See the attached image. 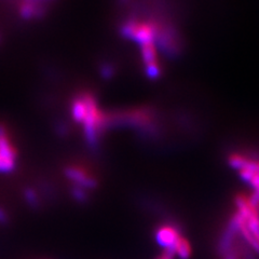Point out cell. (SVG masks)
I'll return each instance as SVG.
<instances>
[{"label": "cell", "instance_id": "obj_1", "mask_svg": "<svg viewBox=\"0 0 259 259\" xmlns=\"http://www.w3.org/2000/svg\"><path fill=\"white\" fill-rule=\"evenodd\" d=\"M181 237L182 234L180 229H178L174 225H167V224L159 226L155 233V239H156V242L158 243V245H160L164 250H171L173 254H174L173 247L175 245V243L177 242V240Z\"/></svg>", "mask_w": 259, "mask_h": 259}, {"label": "cell", "instance_id": "obj_2", "mask_svg": "<svg viewBox=\"0 0 259 259\" xmlns=\"http://www.w3.org/2000/svg\"><path fill=\"white\" fill-rule=\"evenodd\" d=\"M66 173L67 177L69 178L70 181H72L74 183H76L78 186L77 187L80 188H87V189H93L95 188L96 186V181L94 180L93 177H91L90 175H88L83 169H81L79 167H74L70 166L68 168H66Z\"/></svg>", "mask_w": 259, "mask_h": 259}, {"label": "cell", "instance_id": "obj_3", "mask_svg": "<svg viewBox=\"0 0 259 259\" xmlns=\"http://www.w3.org/2000/svg\"><path fill=\"white\" fill-rule=\"evenodd\" d=\"M173 252L174 255L178 256L181 259H189L191 255V246L189 241L182 236L175 243Z\"/></svg>", "mask_w": 259, "mask_h": 259}, {"label": "cell", "instance_id": "obj_4", "mask_svg": "<svg viewBox=\"0 0 259 259\" xmlns=\"http://www.w3.org/2000/svg\"><path fill=\"white\" fill-rule=\"evenodd\" d=\"M14 165H15V161L8 159L0 153V173L11 172L14 168Z\"/></svg>", "mask_w": 259, "mask_h": 259}, {"label": "cell", "instance_id": "obj_5", "mask_svg": "<svg viewBox=\"0 0 259 259\" xmlns=\"http://www.w3.org/2000/svg\"><path fill=\"white\" fill-rule=\"evenodd\" d=\"M25 198H26V201L27 203L32 206V207H38L39 206V200L36 196V193L34 190L31 189H27L25 191Z\"/></svg>", "mask_w": 259, "mask_h": 259}, {"label": "cell", "instance_id": "obj_6", "mask_svg": "<svg viewBox=\"0 0 259 259\" xmlns=\"http://www.w3.org/2000/svg\"><path fill=\"white\" fill-rule=\"evenodd\" d=\"M72 196H74V198L78 202H80V203H84V202H87V199H88L87 192L80 187H75L74 189H72Z\"/></svg>", "mask_w": 259, "mask_h": 259}, {"label": "cell", "instance_id": "obj_7", "mask_svg": "<svg viewBox=\"0 0 259 259\" xmlns=\"http://www.w3.org/2000/svg\"><path fill=\"white\" fill-rule=\"evenodd\" d=\"M239 254L236 249H230L227 252L226 254H224V259H239Z\"/></svg>", "mask_w": 259, "mask_h": 259}, {"label": "cell", "instance_id": "obj_8", "mask_svg": "<svg viewBox=\"0 0 259 259\" xmlns=\"http://www.w3.org/2000/svg\"><path fill=\"white\" fill-rule=\"evenodd\" d=\"M8 222H9V216L7 215L6 210H5L4 208L0 207V224L5 225V224H7Z\"/></svg>", "mask_w": 259, "mask_h": 259}, {"label": "cell", "instance_id": "obj_9", "mask_svg": "<svg viewBox=\"0 0 259 259\" xmlns=\"http://www.w3.org/2000/svg\"><path fill=\"white\" fill-rule=\"evenodd\" d=\"M156 259H173V257H169V256H167V255L162 253V254H161L160 256H158Z\"/></svg>", "mask_w": 259, "mask_h": 259}]
</instances>
